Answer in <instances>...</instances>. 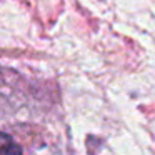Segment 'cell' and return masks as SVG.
Segmentation results:
<instances>
[{"mask_svg": "<svg viewBox=\"0 0 155 155\" xmlns=\"http://www.w3.org/2000/svg\"><path fill=\"white\" fill-rule=\"evenodd\" d=\"M0 155H22V148L10 135L0 132Z\"/></svg>", "mask_w": 155, "mask_h": 155, "instance_id": "6da1fadb", "label": "cell"}]
</instances>
